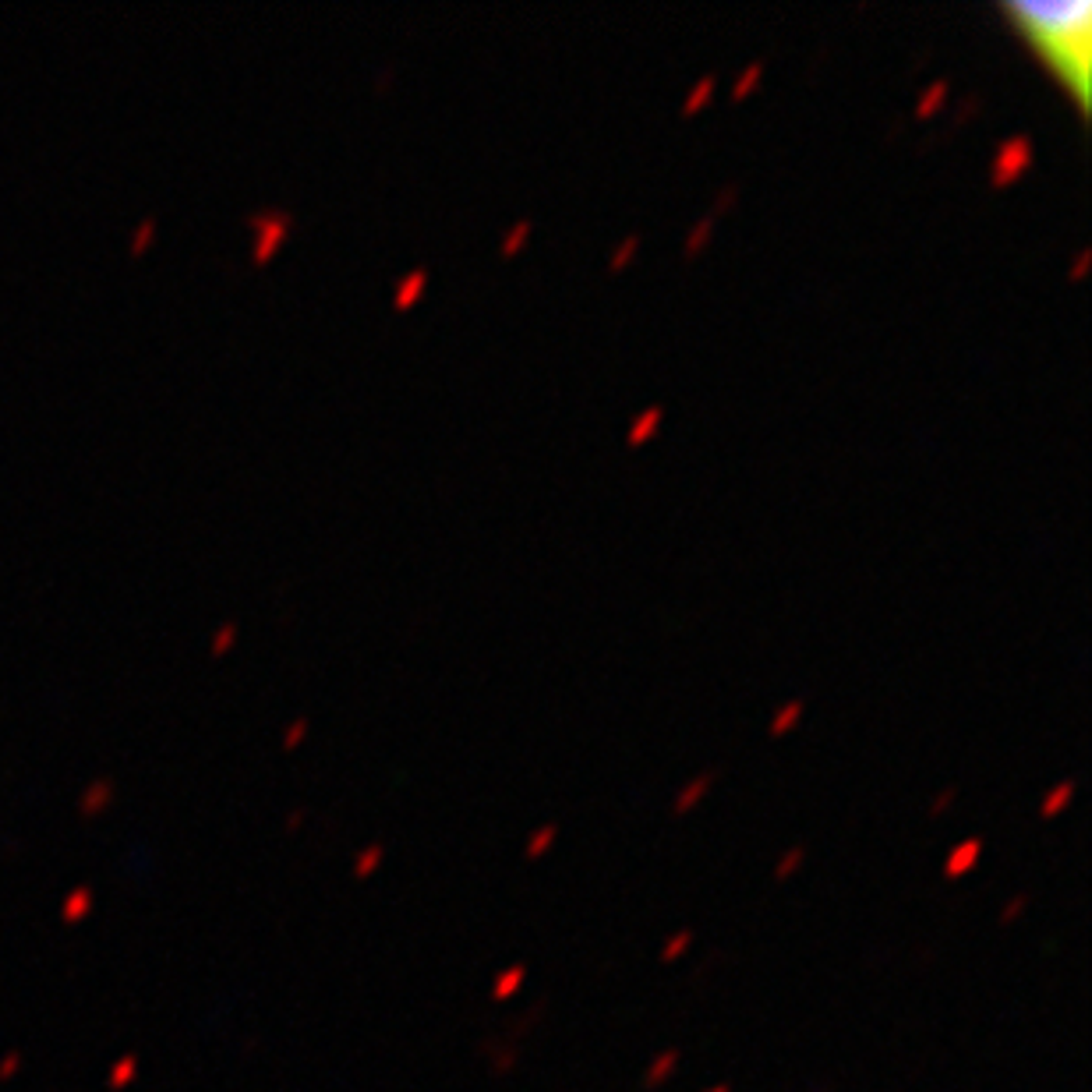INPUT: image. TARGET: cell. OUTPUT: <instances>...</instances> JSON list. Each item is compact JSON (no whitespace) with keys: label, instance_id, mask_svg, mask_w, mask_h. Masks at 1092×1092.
<instances>
[{"label":"cell","instance_id":"obj_11","mask_svg":"<svg viewBox=\"0 0 1092 1092\" xmlns=\"http://www.w3.org/2000/svg\"><path fill=\"white\" fill-rule=\"evenodd\" d=\"M379 856H382V853H379V845H372V853H368L361 863H357V874H361V877H364V874H372V867H375V863H379Z\"/></svg>","mask_w":1092,"mask_h":1092},{"label":"cell","instance_id":"obj_8","mask_svg":"<svg viewBox=\"0 0 1092 1092\" xmlns=\"http://www.w3.org/2000/svg\"><path fill=\"white\" fill-rule=\"evenodd\" d=\"M1025 906H1029V895H1015V899H1007L1004 909H1000V922L1004 926H1011V922L1018 919V915L1025 912Z\"/></svg>","mask_w":1092,"mask_h":1092},{"label":"cell","instance_id":"obj_9","mask_svg":"<svg viewBox=\"0 0 1092 1092\" xmlns=\"http://www.w3.org/2000/svg\"><path fill=\"white\" fill-rule=\"evenodd\" d=\"M1068 803H1071V785H1061V789H1054V796H1050V799H1046V803H1043V817L1061 814V810H1064V806H1068Z\"/></svg>","mask_w":1092,"mask_h":1092},{"label":"cell","instance_id":"obj_3","mask_svg":"<svg viewBox=\"0 0 1092 1092\" xmlns=\"http://www.w3.org/2000/svg\"><path fill=\"white\" fill-rule=\"evenodd\" d=\"M675 1068H679V1050H661L658 1057H654V1064L647 1068V1075H643V1089H658V1085H665L668 1078L675 1075Z\"/></svg>","mask_w":1092,"mask_h":1092},{"label":"cell","instance_id":"obj_6","mask_svg":"<svg viewBox=\"0 0 1092 1092\" xmlns=\"http://www.w3.org/2000/svg\"><path fill=\"white\" fill-rule=\"evenodd\" d=\"M690 944H693V933L690 929H679V933H675L672 940H665V947H661V961H675Z\"/></svg>","mask_w":1092,"mask_h":1092},{"label":"cell","instance_id":"obj_12","mask_svg":"<svg viewBox=\"0 0 1092 1092\" xmlns=\"http://www.w3.org/2000/svg\"><path fill=\"white\" fill-rule=\"evenodd\" d=\"M707 1092H732V1089H728V1085H714V1089H707Z\"/></svg>","mask_w":1092,"mask_h":1092},{"label":"cell","instance_id":"obj_5","mask_svg":"<svg viewBox=\"0 0 1092 1092\" xmlns=\"http://www.w3.org/2000/svg\"><path fill=\"white\" fill-rule=\"evenodd\" d=\"M803 860H806L803 845H796V849H789V853H785L782 860H778V867H775V881H789V877L796 874L799 867H803Z\"/></svg>","mask_w":1092,"mask_h":1092},{"label":"cell","instance_id":"obj_2","mask_svg":"<svg viewBox=\"0 0 1092 1092\" xmlns=\"http://www.w3.org/2000/svg\"><path fill=\"white\" fill-rule=\"evenodd\" d=\"M979 856H983V842L979 838H968V842L954 845L951 856L944 860V881H961L979 863Z\"/></svg>","mask_w":1092,"mask_h":1092},{"label":"cell","instance_id":"obj_10","mask_svg":"<svg viewBox=\"0 0 1092 1092\" xmlns=\"http://www.w3.org/2000/svg\"><path fill=\"white\" fill-rule=\"evenodd\" d=\"M704 789H707V782L690 785V789H686V796H679V803H675V810H679V814H682V810H690V806L697 803L700 796H704Z\"/></svg>","mask_w":1092,"mask_h":1092},{"label":"cell","instance_id":"obj_4","mask_svg":"<svg viewBox=\"0 0 1092 1092\" xmlns=\"http://www.w3.org/2000/svg\"><path fill=\"white\" fill-rule=\"evenodd\" d=\"M524 979H528V965H510L503 968L496 976V983H492V1000H510L513 993L524 986Z\"/></svg>","mask_w":1092,"mask_h":1092},{"label":"cell","instance_id":"obj_1","mask_svg":"<svg viewBox=\"0 0 1092 1092\" xmlns=\"http://www.w3.org/2000/svg\"><path fill=\"white\" fill-rule=\"evenodd\" d=\"M1007 29L1025 43L1043 71L1071 96L1078 114L1089 110L1092 82V4L1064 0V4H1000Z\"/></svg>","mask_w":1092,"mask_h":1092},{"label":"cell","instance_id":"obj_7","mask_svg":"<svg viewBox=\"0 0 1092 1092\" xmlns=\"http://www.w3.org/2000/svg\"><path fill=\"white\" fill-rule=\"evenodd\" d=\"M555 838H558V828H542V831H538V835L528 842V860H538V856L548 853V845L555 842Z\"/></svg>","mask_w":1092,"mask_h":1092}]
</instances>
